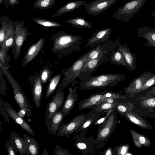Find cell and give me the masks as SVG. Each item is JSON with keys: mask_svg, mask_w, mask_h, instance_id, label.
Listing matches in <instances>:
<instances>
[{"mask_svg": "<svg viewBox=\"0 0 155 155\" xmlns=\"http://www.w3.org/2000/svg\"><path fill=\"white\" fill-rule=\"evenodd\" d=\"M53 41L52 51L59 53L60 56L70 54L81 48L82 38L77 35H73L60 31L52 37Z\"/></svg>", "mask_w": 155, "mask_h": 155, "instance_id": "6da1fadb", "label": "cell"}, {"mask_svg": "<svg viewBox=\"0 0 155 155\" xmlns=\"http://www.w3.org/2000/svg\"><path fill=\"white\" fill-rule=\"evenodd\" d=\"M113 50L103 52L97 58L88 61L81 70L78 78L82 80L86 77L91 75L101 65L108 61V56Z\"/></svg>", "mask_w": 155, "mask_h": 155, "instance_id": "9c48e42d", "label": "cell"}, {"mask_svg": "<svg viewBox=\"0 0 155 155\" xmlns=\"http://www.w3.org/2000/svg\"><path fill=\"white\" fill-rule=\"evenodd\" d=\"M116 111L114 108L109 117L104 121L99 124L95 139L96 147L106 142L110 137L117 123Z\"/></svg>", "mask_w": 155, "mask_h": 155, "instance_id": "5b68a950", "label": "cell"}, {"mask_svg": "<svg viewBox=\"0 0 155 155\" xmlns=\"http://www.w3.org/2000/svg\"><path fill=\"white\" fill-rule=\"evenodd\" d=\"M148 93L149 94H155V86L151 89Z\"/></svg>", "mask_w": 155, "mask_h": 155, "instance_id": "816d5d0a", "label": "cell"}, {"mask_svg": "<svg viewBox=\"0 0 155 155\" xmlns=\"http://www.w3.org/2000/svg\"><path fill=\"white\" fill-rule=\"evenodd\" d=\"M10 139L14 143L18 152L20 155H30L25 141L15 132L13 131L10 135Z\"/></svg>", "mask_w": 155, "mask_h": 155, "instance_id": "cb8c5ba5", "label": "cell"}, {"mask_svg": "<svg viewBox=\"0 0 155 155\" xmlns=\"http://www.w3.org/2000/svg\"><path fill=\"white\" fill-rule=\"evenodd\" d=\"M134 143L138 148H141L143 146L148 147L151 144L149 139L146 136L135 131L131 129L130 130Z\"/></svg>", "mask_w": 155, "mask_h": 155, "instance_id": "f1b7e54d", "label": "cell"}, {"mask_svg": "<svg viewBox=\"0 0 155 155\" xmlns=\"http://www.w3.org/2000/svg\"><path fill=\"white\" fill-rule=\"evenodd\" d=\"M57 155H71V154L65 149H64L59 145H57L54 150Z\"/></svg>", "mask_w": 155, "mask_h": 155, "instance_id": "ee69618b", "label": "cell"}, {"mask_svg": "<svg viewBox=\"0 0 155 155\" xmlns=\"http://www.w3.org/2000/svg\"><path fill=\"white\" fill-rule=\"evenodd\" d=\"M0 110L1 113L4 117L5 121L9 123V120L8 116V115L1 103H0Z\"/></svg>", "mask_w": 155, "mask_h": 155, "instance_id": "681fc988", "label": "cell"}, {"mask_svg": "<svg viewBox=\"0 0 155 155\" xmlns=\"http://www.w3.org/2000/svg\"><path fill=\"white\" fill-rule=\"evenodd\" d=\"M122 116H124L127 119L141 127L145 129L148 127L146 122L137 114L132 111L126 112Z\"/></svg>", "mask_w": 155, "mask_h": 155, "instance_id": "1f68e13d", "label": "cell"}, {"mask_svg": "<svg viewBox=\"0 0 155 155\" xmlns=\"http://www.w3.org/2000/svg\"><path fill=\"white\" fill-rule=\"evenodd\" d=\"M61 73L53 77L50 80L48 86L45 97L48 98L53 93L57 87L60 82Z\"/></svg>", "mask_w": 155, "mask_h": 155, "instance_id": "d590c367", "label": "cell"}, {"mask_svg": "<svg viewBox=\"0 0 155 155\" xmlns=\"http://www.w3.org/2000/svg\"><path fill=\"white\" fill-rule=\"evenodd\" d=\"M129 147L128 145H123L115 147L113 149L114 155H125L127 153Z\"/></svg>", "mask_w": 155, "mask_h": 155, "instance_id": "ab89813d", "label": "cell"}, {"mask_svg": "<svg viewBox=\"0 0 155 155\" xmlns=\"http://www.w3.org/2000/svg\"><path fill=\"white\" fill-rule=\"evenodd\" d=\"M117 41L115 42L109 39L106 42L98 45L89 50L88 61L97 58L101 53L111 49H115L117 47Z\"/></svg>", "mask_w": 155, "mask_h": 155, "instance_id": "d6986e66", "label": "cell"}, {"mask_svg": "<svg viewBox=\"0 0 155 155\" xmlns=\"http://www.w3.org/2000/svg\"><path fill=\"white\" fill-rule=\"evenodd\" d=\"M45 41V38H42L31 46L24 57L22 64V66L27 64L35 58L41 51Z\"/></svg>", "mask_w": 155, "mask_h": 155, "instance_id": "ac0fdd59", "label": "cell"}, {"mask_svg": "<svg viewBox=\"0 0 155 155\" xmlns=\"http://www.w3.org/2000/svg\"><path fill=\"white\" fill-rule=\"evenodd\" d=\"M147 0H131L127 2L117 9L112 17L126 23L139 12Z\"/></svg>", "mask_w": 155, "mask_h": 155, "instance_id": "8992f818", "label": "cell"}, {"mask_svg": "<svg viewBox=\"0 0 155 155\" xmlns=\"http://www.w3.org/2000/svg\"><path fill=\"white\" fill-rule=\"evenodd\" d=\"M2 3H3V0H0V5H2Z\"/></svg>", "mask_w": 155, "mask_h": 155, "instance_id": "11a10c76", "label": "cell"}, {"mask_svg": "<svg viewBox=\"0 0 155 155\" xmlns=\"http://www.w3.org/2000/svg\"><path fill=\"white\" fill-rule=\"evenodd\" d=\"M87 4L85 1L81 0L69 2L58 9L57 12L51 16V17L60 16L65 13L74 11L82 5L85 6Z\"/></svg>", "mask_w": 155, "mask_h": 155, "instance_id": "d4e9b609", "label": "cell"}, {"mask_svg": "<svg viewBox=\"0 0 155 155\" xmlns=\"http://www.w3.org/2000/svg\"><path fill=\"white\" fill-rule=\"evenodd\" d=\"M7 16H1L0 22L1 26L0 28V45L1 48L2 47L6 35L7 24Z\"/></svg>", "mask_w": 155, "mask_h": 155, "instance_id": "f35d334b", "label": "cell"}, {"mask_svg": "<svg viewBox=\"0 0 155 155\" xmlns=\"http://www.w3.org/2000/svg\"><path fill=\"white\" fill-rule=\"evenodd\" d=\"M31 19L37 24L45 27L55 28L62 26V24L59 23L41 18H33Z\"/></svg>", "mask_w": 155, "mask_h": 155, "instance_id": "74e56055", "label": "cell"}, {"mask_svg": "<svg viewBox=\"0 0 155 155\" xmlns=\"http://www.w3.org/2000/svg\"><path fill=\"white\" fill-rule=\"evenodd\" d=\"M0 68L12 85L14 99L20 109L26 111L29 114L32 115V106L18 82L1 62Z\"/></svg>", "mask_w": 155, "mask_h": 155, "instance_id": "3957f363", "label": "cell"}, {"mask_svg": "<svg viewBox=\"0 0 155 155\" xmlns=\"http://www.w3.org/2000/svg\"><path fill=\"white\" fill-rule=\"evenodd\" d=\"M14 22L8 17L5 38L3 44L1 49L7 51L9 48L12 47L15 39V30Z\"/></svg>", "mask_w": 155, "mask_h": 155, "instance_id": "7402d4cb", "label": "cell"}, {"mask_svg": "<svg viewBox=\"0 0 155 155\" xmlns=\"http://www.w3.org/2000/svg\"><path fill=\"white\" fill-rule=\"evenodd\" d=\"M42 155H48V152L47 151V150L45 149L43 152L42 154Z\"/></svg>", "mask_w": 155, "mask_h": 155, "instance_id": "f5cc1de1", "label": "cell"}, {"mask_svg": "<svg viewBox=\"0 0 155 155\" xmlns=\"http://www.w3.org/2000/svg\"><path fill=\"white\" fill-rule=\"evenodd\" d=\"M1 103L8 115L18 125L30 134L35 136V132L30 126L24 118L20 117L18 113L9 104L1 101Z\"/></svg>", "mask_w": 155, "mask_h": 155, "instance_id": "5bb4252c", "label": "cell"}, {"mask_svg": "<svg viewBox=\"0 0 155 155\" xmlns=\"http://www.w3.org/2000/svg\"><path fill=\"white\" fill-rule=\"evenodd\" d=\"M137 34L138 37L147 41L144 44L146 47L155 48V29L146 26H141L137 29Z\"/></svg>", "mask_w": 155, "mask_h": 155, "instance_id": "ffe728a7", "label": "cell"}, {"mask_svg": "<svg viewBox=\"0 0 155 155\" xmlns=\"http://www.w3.org/2000/svg\"><path fill=\"white\" fill-rule=\"evenodd\" d=\"M101 112L97 111L95 110L82 123L79 128L74 133V135L79 133V134L85 136L86 132L90 127L100 118Z\"/></svg>", "mask_w": 155, "mask_h": 155, "instance_id": "603a6c76", "label": "cell"}, {"mask_svg": "<svg viewBox=\"0 0 155 155\" xmlns=\"http://www.w3.org/2000/svg\"><path fill=\"white\" fill-rule=\"evenodd\" d=\"M66 21L74 27L83 28H91L92 27L91 24L83 17L70 18L67 20Z\"/></svg>", "mask_w": 155, "mask_h": 155, "instance_id": "d6a6232c", "label": "cell"}, {"mask_svg": "<svg viewBox=\"0 0 155 155\" xmlns=\"http://www.w3.org/2000/svg\"><path fill=\"white\" fill-rule=\"evenodd\" d=\"M19 0H3V3L7 8L8 5L13 7L16 5H19Z\"/></svg>", "mask_w": 155, "mask_h": 155, "instance_id": "bcb514c9", "label": "cell"}, {"mask_svg": "<svg viewBox=\"0 0 155 155\" xmlns=\"http://www.w3.org/2000/svg\"><path fill=\"white\" fill-rule=\"evenodd\" d=\"M42 85L40 77H38L35 81L32 89L33 100L36 107L38 108L40 106Z\"/></svg>", "mask_w": 155, "mask_h": 155, "instance_id": "83f0119b", "label": "cell"}, {"mask_svg": "<svg viewBox=\"0 0 155 155\" xmlns=\"http://www.w3.org/2000/svg\"><path fill=\"white\" fill-rule=\"evenodd\" d=\"M6 148L7 154L8 155H15L18 152L14 143L11 139L7 140Z\"/></svg>", "mask_w": 155, "mask_h": 155, "instance_id": "60d3db41", "label": "cell"}, {"mask_svg": "<svg viewBox=\"0 0 155 155\" xmlns=\"http://www.w3.org/2000/svg\"><path fill=\"white\" fill-rule=\"evenodd\" d=\"M75 145L78 150L83 154H91L96 146L95 139L91 137L86 138L85 136L79 134L74 135Z\"/></svg>", "mask_w": 155, "mask_h": 155, "instance_id": "7c38bea8", "label": "cell"}, {"mask_svg": "<svg viewBox=\"0 0 155 155\" xmlns=\"http://www.w3.org/2000/svg\"><path fill=\"white\" fill-rule=\"evenodd\" d=\"M111 32L112 29L110 27L98 30L88 40L86 47L92 48L100 44L106 42L109 40Z\"/></svg>", "mask_w": 155, "mask_h": 155, "instance_id": "9a60e30c", "label": "cell"}, {"mask_svg": "<svg viewBox=\"0 0 155 155\" xmlns=\"http://www.w3.org/2000/svg\"><path fill=\"white\" fill-rule=\"evenodd\" d=\"M108 61L111 64L123 65L130 70L125 58L121 53L118 50H113L108 56Z\"/></svg>", "mask_w": 155, "mask_h": 155, "instance_id": "f546056e", "label": "cell"}, {"mask_svg": "<svg viewBox=\"0 0 155 155\" xmlns=\"http://www.w3.org/2000/svg\"><path fill=\"white\" fill-rule=\"evenodd\" d=\"M152 16L155 18V12H153L152 14Z\"/></svg>", "mask_w": 155, "mask_h": 155, "instance_id": "db71d44e", "label": "cell"}, {"mask_svg": "<svg viewBox=\"0 0 155 155\" xmlns=\"http://www.w3.org/2000/svg\"><path fill=\"white\" fill-rule=\"evenodd\" d=\"M64 117L63 113L61 110L56 112L47 126L50 134L54 136L56 134Z\"/></svg>", "mask_w": 155, "mask_h": 155, "instance_id": "484cf974", "label": "cell"}, {"mask_svg": "<svg viewBox=\"0 0 155 155\" xmlns=\"http://www.w3.org/2000/svg\"><path fill=\"white\" fill-rule=\"evenodd\" d=\"M64 99V92L63 90L59 89L57 90L56 94L47 105L45 118L47 126L49 124L52 117L61 107Z\"/></svg>", "mask_w": 155, "mask_h": 155, "instance_id": "30bf717a", "label": "cell"}, {"mask_svg": "<svg viewBox=\"0 0 155 155\" xmlns=\"http://www.w3.org/2000/svg\"><path fill=\"white\" fill-rule=\"evenodd\" d=\"M89 52L88 51L80 57L70 67L64 70V78L57 90H63L71 83L72 85L74 86L78 83L75 81V79L78 78L81 70L88 61Z\"/></svg>", "mask_w": 155, "mask_h": 155, "instance_id": "7a4b0ae2", "label": "cell"}, {"mask_svg": "<svg viewBox=\"0 0 155 155\" xmlns=\"http://www.w3.org/2000/svg\"><path fill=\"white\" fill-rule=\"evenodd\" d=\"M126 97V96L122 94V92L115 93L111 91H106L94 92L88 98L80 101L78 103V109L79 110H81L91 108L95 105L106 101L110 98L116 100Z\"/></svg>", "mask_w": 155, "mask_h": 155, "instance_id": "277c9868", "label": "cell"}, {"mask_svg": "<svg viewBox=\"0 0 155 155\" xmlns=\"http://www.w3.org/2000/svg\"><path fill=\"white\" fill-rule=\"evenodd\" d=\"M50 73V71L49 69L45 68L41 72L40 78L42 83H45L47 82Z\"/></svg>", "mask_w": 155, "mask_h": 155, "instance_id": "f6af8a7d", "label": "cell"}, {"mask_svg": "<svg viewBox=\"0 0 155 155\" xmlns=\"http://www.w3.org/2000/svg\"><path fill=\"white\" fill-rule=\"evenodd\" d=\"M23 138L26 142L30 155H38L39 149L38 143L26 134L23 135Z\"/></svg>", "mask_w": 155, "mask_h": 155, "instance_id": "4dcf8cb0", "label": "cell"}, {"mask_svg": "<svg viewBox=\"0 0 155 155\" xmlns=\"http://www.w3.org/2000/svg\"><path fill=\"white\" fill-rule=\"evenodd\" d=\"M95 110L94 109H92L88 114L79 115L67 124L63 122L61 124L59 127L57 135L68 138L69 136L74 133L84 120L89 117Z\"/></svg>", "mask_w": 155, "mask_h": 155, "instance_id": "ba28073f", "label": "cell"}, {"mask_svg": "<svg viewBox=\"0 0 155 155\" xmlns=\"http://www.w3.org/2000/svg\"><path fill=\"white\" fill-rule=\"evenodd\" d=\"M78 87L76 86L73 88L71 87L69 89V93L60 110L64 117L70 113L78 100L79 94L76 92Z\"/></svg>", "mask_w": 155, "mask_h": 155, "instance_id": "e0dca14e", "label": "cell"}, {"mask_svg": "<svg viewBox=\"0 0 155 155\" xmlns=\"http://www.w3.org/2000/svg\"><path fill=\"white\" fill-rule=\"evenodd\" d=\"M140 104L143 107L146 108L155 107V97L142 101H140Z\"/></svg>", "mask_w": 155, "mask_h": 155, "instance_id": "b9f144b4", "label": "cell"}, {"mask_svg": "<svg viewBox=\"0 0 155 155\" xmlns=\"http://www.w3.org/2000/svg\"><path fill=\"white\" fill-rule=\"evenodd\" d=\"M116 102L112 103L104 101L95 105L91 108L94 109L97 111L101 112L103 114L107 113L110 110L116 108L119 102L118 99H116Z\"/></svg>", "mask_w": 155, "mask_h": 155, "instance_id": "e575fe53", "label": "cell"}, {"mask_svg": "<svg viewBox=\"0 0 155 155\" xmlns=\"http://www.w3.org/2000/svg\"><path fill=\"white\" fill-rule=\"evenodd\" d=\"M154 84H155V74L153 76L146 81L141 88L137 92L136 94L141 91H145Z\"/></svg>", "mask_w": 155, "mask_h": 155, "instance_id": "7bdbcfd3", "label": "cell"}, {"mask_svg": "<svg viewBox=\"0 0 155 155\" xmlns=\"http://www.w3.org/2000/svg\"><path fill=\"white\" fill-rule=\"evenodd\" d=\"M118 100L119 102L117 107L114 109L119 114L122 116L126 112L133 111L134 106L131 102L123 101L122 98Z\"/></svg>", "mask_w": 155, "mask_h": 155, "instance_id": "836d02e7", "label": "cell"}, {"mask_svg": "<svg viewBox=\"0 0 155 155\" xmlns=\"http://www.w3.org/2000/svg\"><path fill=\"white\" fill-rule=\"evenodd\" d=\"M7 51H3L1 49L0 51V61L2 63L3 65L5 67L6 61L5 58H6V53Z\"/></svg>", "mask_w": 155, "mask_h": 155, "instance_id": "c3c4849f", "label": "cell"}, {"mask_svg": "<svg viewBox=\"0 0 155 155\" xmlns=\"http://www.w3.org/2000/svg\"><path fill=\"white\" fill-rule=\"evenodd\" d=\"M117 50L122 54L125 58L130 70H134L136 68V57L135 54H132L130 48L126 43L121 44L117 41Z\"/></svg>", "mask_w": 155, "mask_h": 155, "instance_id": "44dd1931", "label": "cell"}, {"mask_svg": "<svg viewBox=\"0 0 155 155\" xmlns=\"http://www.w3.org/2000/svg\"><path fill=\"white\" fill-rule=\"evenodd\" d=\"M104 154L105 155H114L113 149H112L111 147H109L105 150Z\"/></svg>", "mask_w": 155, "mask_h": 155, "instance_id": "f907efd6", "label": "cell"}, {"mask_svg": "<svg viewBox=\"0 0 155 155\" xmlns=\"http://www.w3.org/2000/svg\"><path fill=\"white\" fill-rule=\"evenodd\" d=\"M117 0H94L87 4L84 9L87 14L91 15L96 16L108 8L116 3Z\"/></svg>", "mask_w": 155, "mask_h": 155, "instance_id": "8fae6325", "label": "cell"}, {"mask_svg": "<svg viewBox=\"0 0 155 155\" xmlns=\"http://www.w3.org/2000/svg\"><path fill=\"white\" fill-rule=\"evenodd\" d=\"M155 75L150 72H146L134 79L129 85L124 88V92L129 97L136 94L142 87L146 81Z\"/></svg>", "mask_w": 155, "mask_h": 155, "instance_id": "4fadbf2b", "label": "cell"}, {"mask_svg": "<svg viewBox=\"0 0 155 155\" xmlns=\"http://www.w3.org/2000/svg\"><path fill=\"white\" fill-rule=\"evenodd\" d=\"M56 0H36L33 7L37 9L44 10L51 8L55 4Z\"/></svg>", "mask_w": 155, "mask_h": 155, "instance_id": "8d00e7d4", "label": "cell"}, {"mask_svg": "<svg viewBox=\"0 0 155 155\" xmlns=\"http://www.w3.org/2000/svg\"><path fill=\"white\" fill-rule=\"evenodd\" d=\"M114 109H112L109 110L107 113V114L104 117L100 119H99L94 123V124L95 125H99L109 117L113 110Z\"/></svg>", "mask_w": 155, "mask_h": 155, "instance_id": "7dc6e473", "label": "cell"}, {"mask_svg": "<svg viewBox=\"0 0 155 155\" xmlns=\"http://www.w3.org/2000/svg\"><path fill=\"white\" fill-rule=\"evenodd\" d=\"M86 77L103 82H117L119 83L125 79L126 76L121 74H101L97 75H91Z\"/></svg>", "mask_w": 155, "mask_h": 155, "instance_id": "4316f807", "label": "cell"}, {"mask_svg": "<svg viewBox=\"0 0 155 155\" xmlns=\"http://www.w3.org/2000/svg\"><path fill=\"white\" fill-rule=\"evenodd\" d=\"M118 84V83L117 82H103L86 77L80 83L79 88L80 90H88L96 88L103 89L107 87H113Z\"/></svg>", "mask_w": 155, "mask_h": 155, "instance_id": "2e32d148", "label": "cell"}, {"mask_svg": "<svg viewBox=\"0 0 155 155\" xmlns=\"http://www.w3.org/2000/svg\"><path fill=\"white\" fill-rule=\"evenodd\" d=\"M24 21L16 20L14 22L15 39L12 46V52L14 58L16 59L19 55L22 45L30 34L24 27Z\"/></svg>", "mask_w": 155, "mask_h": 155, "instance_id": "52a82bcc", "label": "cell"}]
</instances>
